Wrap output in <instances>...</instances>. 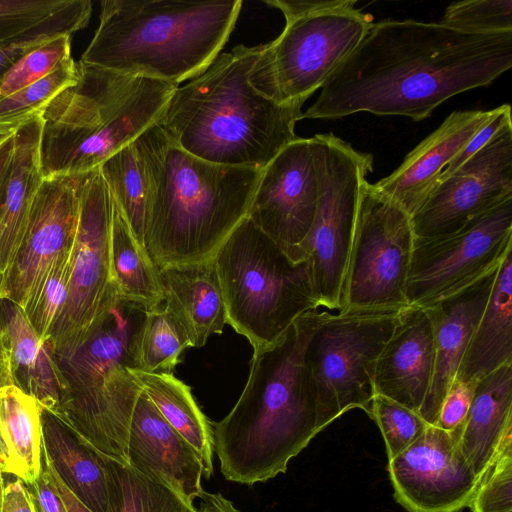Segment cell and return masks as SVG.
I'll return each instance as SVG.
<instances>
[{"label": "cell", "mask_w": 512, "mask_h": 512, "mask_svg": "<svg viewBox=\"0 0 512 512\" xmlns=\"http://www.w3.org/2000/svg\"><path fill=\"white\" fill-rule=\"evenodd\" d=\"M511 438L512 363H508L475 382L469 411L460 426L459 448L480 479Z\"/></svg>", "instance_id": "25"}, {"label": "cell", "mask_w": 512, "mask_h": 512, "mask_svg": "<svg viewBox=\"0 0 512 512\" xmlns=\"http://www.w3.org/2000/svg\"><path fill=\"white\" fill-rule=\"evenodd\" d=\"M509 122H511L510 105L504 104L495 108L493 116L479 128L466 145L446 166L439 181L451 175L459 166L481 150L492 140L501 128Z\"/></svg>", "instance_id": "43"}, {"label": "cell", "mask_w": 512, "mask_h": 512, "mask_svg": "<svg viewBox=\"0 0 512 512\" xmlns=\"http://www.w3.org/2000/svg\"><path fill=\"white\" fill-rule=\"evenodd\" d=\"M319 196L313 138H298L263 168L247 216L294 260L312 226Z\"/></svg>", "instance_id": "17"}, {"label": "cell", "mask_w": 512, "mask_h": 512, "mask_svg": "<svg viewBox=\"0 0 512 512\" xmlns=\"http://www.w3.org/2000/svg\"><path fill=\"white\" fill-rule=\"evenodd\" d=\"M356 3L285 18L282 33L264 44L252 66L251 85L277 103H305L372 26L371 15Z\"/></svg>", "instance_id": "10"}, {"label": "cell", "mask_w": 512, "mask_h": 512, "mask_svg": "<svg viewBox=\"0 0 512 512\" xmlns=\"http://www.w3.org/2000/svg\"><path fill=\"white\" fill-rule=\"evenodd\" d=\"M158 270L164 304L184 325L191 347L200 348L211 335L222 333L227 315L213 257Z\"/></svg>", "instance_id": "24"}, {"label": "cell", "mask_w": 512, "mask_h": 512, "mask_svg": "<svg viewBox=\"0 0 512 512\" xmlns=\"http://www.w3.org/2000/svg\"><path fill=\"white\" fill-rule=\"evenodd\" d=\"M42 411L17 386L0 389V471L24 484L37 480L42 471Z\"/></svg>", "instance_id": "28"}, {"label": "cell", "mask_w": 512, "mask_h": 512, "mask_svg": "<svg viewBox=\"0 0 512 512\" xmlns=\"http://www.w3.org/2000/svg\"><path fill=\"white\" fill-rule=\"evenodd\" d=\"M80 61L179 86L202 74L233 31L241 0H103Z\"/></svg>", "instance_id": "5"}, {"label": "cell", "mask_w": 512, "mask_h": 512, "mask_svg": "<svg viewBox=\"0 0 512 512\" xmlns=\"http://www.w3.org/2000/svg\"><path fill=\"white\" fill-rule=\"evenodd\" d=\"M76 80V62L71 57L44 78L0 98V138L42 115L49 103Z\"/></svg>", "instance_id": "36"}, {"label": "cell", "mask_w": 512, "mask_h": 512, "mask_svg": "<svg viewBox=\"0 0 512 512\" xmlns=\"http://www.w3.org/2000/svg\"><path fill=\"white\" fill-rule=\"evenodd\" d=\"M108 512H196L166 484L105 456Z\"/></svg>", "instance_id": "33"}, {"label": "cell", "mask_w": 512, "mask_h": 512, "mask_svg": "<svg viewBox=\"0 0 512 512\" xmlns=\"http://www.w3.org/2000/svg\"><path fill=\"white\" fill-rule=\"evenodd\" d=\"M468 508L472 512H512V438L481 475Z\"/></svg>", "instance_id": "41"}, {"label": "cell", "mask_w": 512, "mask_h": 512, "mask_svg": "<svg viewBox=\"0 0 512 512\" xmlns=\"http://www.w3.org/2000/svg\"><path fill=\"white\" fill-rule=\"evenodd\" d=\"M150 182L144 247L160 269L212 258L247 216L263 169L214 164L173 143L158 123L136 138Z\"/></svg>", "instance_id": "4"}, {"label": "cell", "mask_w": 512, "mask_h": 512, "mask_svg": "<svg viewBox=\"0 0 512 512\" xmlns=\"http://www.w3.org/2000/svg\"><path fill=\"white\" fill-rule=\"evenodd\" d=\"M312 138L319 196L312 226L299 252L300 258L309 263L320 306L340 310L361 190L373 170V157L332 133Z\"/></svg>", "instance_id": "11"}, {"label": "cell", "mask_w": 512, "mask_h": 512, "mask_svg": "<svg viewBox=\"0 0 512 512\" xmlns=\"http://www.w3.org/2000/svg\"><path fill=\"white\" fill-rule=\"evenodd\" d=\"M263 47L238 45L178 86L158 122L167 137L207 162L256 169L298 139L304 103H277L249 81Z\"/></svg>", "instance_id": "3"}, {"label": "cell", "mask_w": 512, "mask_h": 512, "mask_svg": "<svg viewBox=\"0 0 512 512\" xmlns=\"http://www.w3.org/2000/svg\"><path fill=\"white\" fill-rule=\"evenodd\" d=\"M110 256L112 281L120 300L136 304L145 311L164 304L159 270L135 239L114 200Z\"/></svg>", "instance_id": "31"}, {"label": "cell", "mask_w": 512, "mask_h": 512, "mask_svg": "<svg viewBox=\"0 0 512 512\" xmlns=\"http://www.w3.org/2000/svg\"><path fill=\"white\" fill-rule=\"evenodd\" d=\"M84 174L43 178L1 287L0 299H8L22 307L32 285L49 263L72 250Z\"/></svg>", "instance_id": "18"}, {"label": "cell", "mask_w": 512, "mask_h": 512, "mask_svg": "<svg viewBox=\"0 0 512 512\" xmlns=\"http://www.w3.org/2000/svg\"><path fill=\"white\" fill-rule=\"evenodd\" d=\"M41 116H36L14 132L13 151L0 191V290L44 178L40 154Z\"/></svg>", "instance_id": "23"}, {"label": "cell", "mask_w": 512, "mask_h": 512, "mask_svg": "<svg viewBox=\"0 0 512 512\" xmlns=\"http://www.w3.org/2000/svg\"><path fill=\"white\" fill-rule=\"evenodd\" d=\"M42 466L48 482L61 497L67 512H92L67 488L50 463L45 447L42 448Z\"/></svg>", "instance_id": "48"}, {"label": "cell", "mask_w": 512, "mask_h": 512, "mask_svg": "<svg viewBox=\"0 0 512 512\" xmlns=\"http://www.w3.org/2000/svg\"><path fill=\"white\" fill-rule=\"evenodd\" d=\"M460 426L429 425L400 454L388 460L395 500L408 512H461L469 507L479 478L459 448Z\"/></svg>", "instance_id": "16"}, {"label": "cell", "mask_w": 512, "mask_h": 512, "mask_svg": "<svg viewBox=\"0 0 512 512\" xmlns=\"http://www.w3.org/2000/svg\"><path fill=\"white\" fill-rule=\"evenodd\" d=\"M111 196L137 242L144 247L145 222L150 195L146 163L137 140L108 157L100 166Z\"/></svg>", "instance_id": "32"}, {"label": "cell", "mask_w": 512, "mask_h": 512, "mask_svg": "<svg viewBox=\"0 0 512 512\" xmlns=\"http://www.w3.org/2000/svg\"><path fill=\"white\" fill-rule=\"evenodd\" d=\"M512 363V250L497 275L455 379L474 383L497 368Z\"/></svg>", "instance_id": "26"}, {"label": "cell", "mask_w": 512, "mask_h": 512, "mask_svg": "<svg viewBox=\"0 0 512 512\" xmlns=\"http://www.w3.org/2000/svg\"><path fill=\"white\" fill-rule=\"evenodd\" d=\"M188 347L191 342L184 325L165 304L147 310L135 338V369L172 373Z\"/></svg>", "instance_id": "34"}, {"label": "cell", "mask_w": 512, "mask_h": 512, "mask_svg": "<svg viewBox=\"0 0 512 512\" xmlns=\"http://www.w3.org/2000/svg\"><path fill=\"white\" fill-rule=\"evenodd\" d=\"M441 24L469 33L512 32L511 0H467L451 3Z\"/></svg>", "instance_id": "39"}, {"label": "cell", "mask_w": 512, "mask_h": 512, "mask_svg": "<svg viewBox=\"0 0 512 512\" xmlns=\"http://www.w3.org/2000/svg\"><path fill=\"white\" fill-rule=\"evenodd\" d=\"M92 13L90 0H73L64 11L40 23L17 38L0 42V81L8 70L25 54L46 42L85 28Z\"/></svg>", "instance_id": "37"}, {"label": "cell", "mask_w": 512, "mask_h": 512, "mask_svg": "<svg viewBox=\"0 0 512 512\" xmlns=\"http://www.w3.org/2000/svg\"><path fill=\"white\" fill-rule=\"evenodd\" d=\"M73 0H0V42L14 39L67 9Z\"/></svg>", "instance_id": "42"}, {"label": "cell", "mask_w": 512, "mask_h": 512, "mask_svg": "<svg viewBox=\"0 0 512 512\" xmlns=\"http://www.w3.org/2000/svg\"><path fill=\"white\" fill-rule=\"evenodd\" d=\"M369 416L381 431L388 460L409 447L429 426L417 412L380 394L374 395Z\"/></svg>", "instance_id": "38"}, {"label": "cell", "mask_w": 512, "mask_h": 512, "mask_svg": "<svg viewBox=\"0 0 512 512\" xmlns=\"http://www.w3.org/2000/svg\"><path fill=\"white\" fill-rule=\"evenodd\" d=\"M327 311L298 317L271 346L254 351L247 383L232 410L213 423L223 476L253 485L285 473L321 432L305 351Z\"/></svg>", "instance_id": "2"}, {"label": "cell", "mask_w": 512, "mask_h": 512, "mask_svg": "<svg viewBox=\"0 0 512 512\" xmlns=\"http://www.w3.org/2000/svg\"><path fill=\"white\" fill-rule=\"evenodd\" d=\"M129 465L166 484L189 503L203 492L202 462L192 446L161 416L142 391L128 439Z\"/></svg>", "instance_id": "21"}, {"label": "cell", "mask_w": 512, "mask_h": 512, "mask_svg": "<svg viewBox=\"0 0 512 512\" xmlns=\"http://www.w3.org/2000/svg\"><path fill=\"white\" fill-rule=\"evenodd\" d=\"M414 239L411 216L366 181L345 274L342 308L408 306L405 287Z\"/></svg>", "instance_id": "12"}, {"label": "cell", "mask_w": 512, "mask_h": 512, "mask_svg": "<svg viewBox=\"0 0 512 512\" xmlns=\"http://www.w3.org/2000/svg\"><path fill=\"white\" fill-rule=\"evenodd\" d=\"M144 312L119 299L81 345L51 352L59 389L53 414L92 448L121 464H129L130 425L142 392L133 369Z\"/></svg>", "instance_id": "7"}, {"label": "cell", "mask_w": 512, "mask_h": 512, "mask_svg": "<svg viewBox=\"0 0 512 512\" xmlns=\"http://www.w3.org/2000/svg\"><path fill=\"white\" fill-rule=\"evenodd\" d=\"M72 250L53 259L29 290L22 310L37 335L47 342L68 299Z\"/></svg>", "instance_id": "35"}, {"label": "cell", "mask_w": 512, "mask_h": 512, "mask_svg": "<svg viewBox=\"0 0 512 512\" xmlns=\"http://www.w3.org/2000/svg\"><path fill=\"white\" fill-rule=\"evenodd\" d=\"M512 250V198L468 221L458 231L415 238L405 296L408 305L429 306L498 267Z\"/></svg>", "instance_id": "14"}, {"label": "cell", "mask_w": 512, "mask_h": 512, "mask_svg": "<svg viewBox=\"0 0 512 512\" xmlns=\"http://www.w3.org/2000/svg\"><path fill=\"white\" fill-rule=\"evenodd\" d=\"M0 512H35L24 482L0 471Z\"/></svg>", "instance_id": "45"}, {"label": "cell", "mask_w": 512, "mask_h": 512, "mask_svg": "<svg viewBox=\"0 0 512 512\" xmlns=\"http://www.w3.org/2000/svg\"><path fill=\"white\" fill-rule=\"evenodd\" d=\"M25 485L35 512H67L61 497L48 482L43 466L39 478Z\"/></svg>", "instance_id": "46"}, {"label": "cell", "mask_w": 512, "mask_h": 512, "mask_svg": "<svg viewBox=\"0 0 512 512\" xmlns=\"http://www.w3.org/2000/svg\"><path fill=\"white\" fill-rule=\"evenodd\" d=\"M351 0H265L264 3L279 9L285 18L340 8Z\"/></svg>", "instance_id": "47"}, {"label": "cell", "mask_w": 512, "mask_h": 512, "mask_svg": "<svg viewBox=\"0 0 512 512\" xmlns=\"http://www.w3.org/2000/svg\"><path fill=\"white\" fill-rule=\"evenodd\" d=\"M142 391L166 422L195 450L203 465V476L213 474L212 426L197 405L191 389L173 373H148L133 369Z\"/></svg>", "instance_id": "30"}, {"label": "cell", "mask_w": 512, "mask_h": 512, "mask_svg": "<svg viewBox=\"0 0 512 512\" xmlns=\"http://www.w3.org/2000/svg\"><path fill=\"white\" fill-rule=\"evenodd\" d=\"M113 199L99 168L84 174L66 304L49 340L51 352L81 345L119 300L111 273Z\"/></svg>", "instance_id": "13"}, {"label": "cell", "mask_w": 512, "mask_h": 512, "mask_svg": "<svg viewBox=\"0 0 512 512\" xmlns=\"http://www.w3.org/2000/svg\"><path fill=\"white\" fill-rule=\"evenodd\" d=\"M227 323L258 351L301 315L317 309L309 263L294 261L245 217L213 256Z\"/></svg>", "instance_id": "8"}, {"label": "cell", "mask_w": 512, "mask_h": 512, "mask_svg": "<svg viewBox=\"0 0 512 512\" xmlns=\"http://www.w3.org/2000/svg\"><path fill=\"white\" fill-rule=\"evenodd\" d=\"M498 267L466 288L424 307L432 322L435 346L433 378L420 411L429 425H436L442 401L488 302Z\"/></svg>", "instance_id": "22"}, {"label": "cell", "mask_w": 512, "mask_h": 512, "mask_svg": "<svg viewBox=\"0 0 512 512\" xmlns=\"http://www.w3.org/2000/svg\"><path fill=\"white\" fill-rule=\"evenodd\" d=\"M42 433L48 459L67 488L90 511L108 512L105 456L45 409Z\"/></svg>", "instance_id": "27"}, {"label": "cell", "mask_w": 512, "mask_h": 512, "mask_svg": "<svg viewBox=\"0 0 512 512\" xmlns=\"http://www.w3.org/2000/svg\"><path fill=\"white\" fill-rule=\"evenodd\" d=\"M401 309L342 308L313 332L305 363L321 430L353 408L369 415L376 363Z\"/></svg>", "instance_id": "9"}, {"label": "cell", "mask_w": 512, "mask_h": 512, "mask_svg": "<svg viewBox=\"0 0 512 512\" xmlns=\"http://www.w3.org/2000/svg\"><path fill=\"white\" fill-rule=\"evenodd\" d=\"M474 388L475 382L464 383L454 379L442 401L435 426L446 431L461 426L469 411Z\"/></svg>", "instance_id": "44"}, {"label": "cell", "mask_w": 512, "mask_h": 512, "mask_svg": "<svg viewBox=\"0 0 512 512\" xmlns=\"http://www.w3.org/2000/svg\"><path fill=\"white\" fill-rule=\"evenodd\" d=\"M494 112H452L406 155L398 168L373 187L411 216L435 188L446 166Z\"/></svg>", "instance_id": "20"}, {"label": "cell", "mask_w": 512, "mask_h": 512, "mask_svg": "<svg viewBox=\"0 0 512 512\" xmlns=\"http://www.w3.org/2000/svg\"><path fill=\"white\" fill-rule=\"evenodd\" d=\"M14 146V133L0 138V191L7 173Z\"/></svg>", "instance_id": "51"}, {"label": "cell", "mask_w": 512, "mask_h": 512, "mask_svg": "<svg viewBox=\"0 0 512 512\" xmlns=\"http://www.w3.org/2000/svg\"><path fill=\"white\" fill-rule=\"evenodd\" d=\"M0 325L10 347L14 385L55 413L59 389L49 345L37 335L22 308L8 299H0Z\"/></svg>", "instance_id": "29"}, {"label": "cell", "mask_w": 512, "mask_h": 512, "mask_svg": "<svg viewBox=\"0 0 512 512\" xmlns=\"http://www.w3.org/2000/svg\"><path fill=\"white\" fill-rule=\"evenodd\" d=\"M512 67V32L478 34L437 22L373 23L321 87L303 119L357 112L431 115L447 99L490 85Z\"/></svg>", "instance_id": "1"}, {"label": "cell", "mask_w": 512, "mask_h": 512, "mask_svg": "<svg viewBox=\"0 0 512 512\" xmlns=\"http://www.w3.org/2000/svg\"><path fill=\"white\" fill-rule=\"evenodd\" d=\"M512 198V124L440 180L411 215L415 238L454 233L501 201Z\"/></svg>", "instance_id": "15"}, {"label": "cell", "mask_w": 512, "mask_h": 512, "mask_svg": "<svg viewBox=\"0 0 512 512\" xmlns=\"http://www.w3.org/2000/svg\"><path fill=\"white\" fill-rule=\"evenodd\" d=\"M199 507L196 512H241L221 493L204 491L199 496Z\"/></svg>", "instance_id": "49"}, {"label": "cell", "mask_w": 512, "mask_h": 512, "mask_svg": "<svg viewBox=\"0 0 512 512\" xmlns=\"http://www.w3.org/2000/svg\"><path fill=\"white\" fill-rule=\"evenodd\" d=\"M11 385H14V381L11 368L10 347L7 336L0 325V389Z\"/></svg>", "instance_id": "50"}, {"label": "cell", "mask_w": 512, "mask_h": 512, "mask_svg": "<svg viewBox=\"0 0 512 512\" xmlns=\"http://www.w3.org/2000/svg\"><path fill=\"white\" fill-rule=\"evenodd\" d=\"M435 364L434 333L424 307L408 305L397 316L375 368V394L420 415Z\"/></svg>", "instance_id": "19"}, {"label": "cell", "mask_w": 512, "mask_h": 512, "mask_svg": "<svg viewBox=\"0 0 512 512\" xmlns=\"http://www.w3.org/2000/svg\"><path fill=\"white\" fill-rule=\"evenodd\" d=\"M71 58V36L60 35L20 58L0 81V98L9 96L53 72Z\"/></svg>", "instance_id": "40"}, {"label": "cell", "mask_w": 512, "mask_h": 512, "mask_svg": "<svg viewBox=\"0 0 512 512\" xmlns=\"http://www.w3.org/2000/svg\"><path fill=\"white\" fill-rule=\"evenodd\" d=\"M77 80L42 114L43 177L90 172L158 123L177 85L76 62Z\"/></svg>", "instance_id": "6"}]
</instances>
